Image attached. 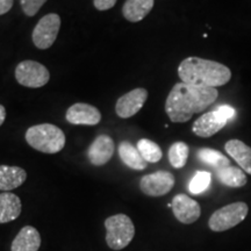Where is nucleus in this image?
Here are the masks:
<instances>
[{"label":"nucleus","mask_w":251,"mask_h":251,"mask_svg":"<svg viewBox=\"0 0 251 251\" xmlns=\"http://www.w3.org/2000/svg\"><path fill=\"white\" fill-rule=\"evenodd\" d=\"M219 92L214 87L194 86L177 83L172 87L165 101V112L174 124L191 120L194 114L201 113L218 99Z\"/></svg>","instance_id":"nucleus-1"},{"label":"nucleus","mask_w":251,"mask_h":251,"mask_svg":"<svg viewBox=\"0 0 251 251\" xmlns=\"http://www.w3.org/2000/svg\"><path fill=\"white\" fill-rule=\"evenodd\" d=\"M178 76L185 84L216 89L226 85L231 79V71L222 63L200 57H187L180 62Z\"/></svg>","instance_id":"nucleus-2"},{"label":"nucleus","mask_w":251,"mask_h":251,"mask_svg":"<svg viewBox=\"0 0 251 251\" xmlns=\"http://www.w3.org/2000/svg\"><path fill=\"white\" fill-rule=\"evenodd\" d=\"M25 137L31 148L43 153H57L65 146V135L61 128L55 125L31 126L28 128Z\"/></svg>","instance_id":"nucleus-3"},{"label":"nucleus","mask_w":251,"mask_h":251,"mask_svg":"<svg viewBox=\"0 0 251 251\" xmlns=\"http://www.w3.org/2000/svg\"><path fill=\"white\" fill-rule=\"evenodd\" d=\"M106 243L112 250L127 248L135 236V226L126 214L112 215L105 220Z\"/></svg>","instance_id":"nucleus-4"},{"label":"nucleus","mask_w":251,"mask_h":251,"mask_svg":"<svg viewBox=\"0 0 251 251\" xmlns=\"http://www.w3.org/2000/svg\"><path fill=\"white\" fill-rule=\"evenodd\" d=\"M249 207L246 202L237 201L221 207L211 215L208 220V227L212 231L221 233L240 225L247 218Z\"/></svg>","instance_id":"nucleus-5"},{"label":"nucleus","mask_w":251,"mask_h":251,"mask_svg":"<svg viewBox=\"0 0 251 251\" xmlns=\"http://www.w3.org/2000/svg\"><path fill=\"white\" fill-rule=\"evenodd\" d=\"M15 79L20 85L39 89L48 84L50 72L45 65L35 61H24L15 68Z\"/></svg>","instance_id":"nucleus-6"},{"label":"nucleus","mask_w":251,"mask_h":251,"mask_svg":"<svg viewBox=\"0 0 251 251\" xmlns=\"http://www.w3.org/2000/svg\"><path fill=\"white\" fill-rule=\"evenodd\" d=\"M59 28H61V18L58 14L50 13L45 15L37 23L31 34V39L36 48L42 50L50 48L57 39Z\"/></svg>","instance_id":"nucleus-7"},{"label":"nucleus","mask_w":251,"mask_h":251,"mask_svg":"<svg viewBox=\"0 0 251 251\" xmlns=\"http://www.w3.org/2000/svg\"><path fill=\"white\" fill-rule=\"evenodd\" d=\"M175 183V176L171 172L157 171L143 176L140 180V188L148 197H162L170 192Z\"/></svg>","instance_id":"nucleus-8"},{"label":"nucleus","mask_w":251,"mask_h":251,"mask_svg":"<svg viewBox=\"0 0 251 251\" xmlns=\"http://www.w3.org/2000/svg\"><path fill=\"white\" fill-rule=\"evenodd\" d=\"M148 99V91L142 87L134 89L118 99L115 112L121 119H129L141 111Z\"/></svg>","instance_id":"nucleus-9"},{"label":"nucleus","mask_w":251,"mask_h":251,"mask_svg":"<svg viewBox=\"0 0 251 251\" xmlns=\"http://www.w3.org/2000/svg\"><path fill=\"white\" fill-rule=\"evenodd\" d=\"M171 205L176 219L184 225L193 224L201 215V208L199 203L186 194H177L172 199Z\"/></svg>","instance_id":"nucleus-10"},{"label":"nucleus","mask_w":251,"mask_h":251,"mask_svg":"<svg viewBox=\"0 0 251 251\" xmlns=\"http://www.w3.org/2000/svg\"><path fill=\"white\" fill-rule=\"evenodd\" d=\"M115 144L108 135H99L87 150V158L94 166H102L114 155Z\"/></svg>","instance_id":"nucleus-11"},{"label":"nucleus","mask_w":251,"mask_h":251,"mask_svg":"<svg viewBox=\"0 0 251 251\" xmlns=\"http://www.w3.org/2000/svg\"><path fill=\"white\" fill-rule=\"evenodd\" d=\"M65 118L72 125L96 126L101 121V113L90 103L78 102L68 108Z\"/></svg>","instance_id":"nucleus-12"},{"label":"nucleus","mask_w":251,"mask_h":251,"mask_svg":"<svg viewBox=\"0 0 251 251\" xmlns=\"http://www.w3.org/2000/svg\"><path fill=\"white\" fill-rule=\"evenodd\" d=\"M227 122L228 121L214 109V111L205 113L201 117L198 118L192 126V131L197 136L207 139V137H211L219 133L227 125Z\"/></svg>","instance_id":"nucleus-13"},{"label":"nucleus","mask_w":251,"mask_h":251,"mask_svg":"<svg viewBox=\"0 0 251 251\" xmlns=\"http://www.w3.org/2000/svg\"><path fill=\"white\" fill-rule=\"evenodd\" d=\"M41 235L36 228L26 226L19 231L11 246V251H39Z\"/></svg>","instance_id":"nucleus-14"},{"label":"nucleus","mask_w":251,"mask_h":251,"mask_svg":"<svg viewBox=\"0 0 251 251\" xmlns=\"http://www.w3.org/2000/svg\"><path fill=\"white\" fill-rule=\"evenodd\" d=\"M23 211V203L17 194L11 192L0 193V224L17 220Z\"/></svg>","instance_id":"nucleus-15"},{"label":"nucleus","mask_w":251,"mask_h":251,"mask_svg":"<svg viewBox=\"0 0 251 251\" xmlns=\"http://www.w3.org/2000/svg\"><path fill=\"white\" fill-rule=\"evenodd\" d=\"M27 179V172L20 166L0 165V191L15 190Z\"/></svg>","instance_id":"nucleus-16"},{"label":"nucleus","mask_w":251,"mask_h":251,"mask_svg":"<svg viewBox=\"0 0 251 251\" xmlns=\"http://www.w3.org/2000/svg\"><path fill=\"white\" fill-rule=\"evenodd\" d=\"M225 150L246 174L251 175V147L241 140H230L225 144Z\"/></svg>","instance_id":"nucleus-17"},{"label":"nucleus","mask_w":251,"mask_h":251,"mask_svg":"<svg viewBox=\"0 0 251 251\" xmlns=\"http://www.w3.org/2000/svg\"><path fill=\"white\" fill-rule=\"evenodd\" d=\"M119 156H120L121 161L124 162L125 165H127L128 168L133 169V170H144L147 169V162L141 155L139 149L136 147L133 146L128 141H122L119 144Z\"/></svg>","instance_id":"nucleus-18"},{"label":"nucleus","mask_w":251,"mask_h":251,"mask_svg":"<svg viewBox=\"0 0 251 251\" xmlns=\"http://www.w3.org/2000/svg\"><path fill=\"white\" fill-rule=\"evenodd\" d=\"M153 0H127L122 7V14L130 23H139L150 13Z\"/></svg>","instance_id":"nucleus-19"},{"label":"nucleus","mask_w":251,"mask_h":251,"mask_svg":"<svg viewBox=\"0 0 251 251\" xmlns=\"http://www.w3.org/2000/svg\"><path fill=\"white\" fill-rule=\"evenodd\" d=\"M218 179L228 187H243L247 184V176L242 169L235 166H226V168L216 170Z\"/></svg>","instance_id":"nucleus-20"},{"label":"nucleus","mask_w":251,"mask_h":251,"mask_svg":"<svg viewBox=\"0 0 251 251\" xmlns=\"http://www.w3.org/2000/svg\"><path fill=\"white\" fill-rule=\"evenodd\" d=\"M198 157H199L200 161L207 165L213 166L216 170L226 168V166H229V164H230V161H229L228 157H226L224 153L215 149L202 148L198 150Z\"/></svg>","instance_id":"nucleus-21"},{"label":"nucleus","mask_w":251,"mask_h":251,"mask_svg":"<svg viewBox=\"0 0 251 251\" xmlns=\"http://www.w3.org/2000/svg\"><path fill=\"white\" fill-rule=\"evenodd\" d=\"M136 148L147 163H157L162 159L163 152L158 144L148 139H141L136 144Z\"/></svg>","instance_id":"nucleus-22"},{"label":"nucleus","mask_w":251,"mask_h":251,"mask_svg":"<svg viewBox=\"0 0 251 251\" xmlns=\"http://www.w3.org/2000/svg\"><path fill=\"white\" fill-rule=\"evenodd\" d=\"M190 148L185 142H176L169 149V162L175 169H181L186 165Z\"/></svg>","instance_id":"nucleus-23"},{"label":"nucleus","mask_w":251,"mask_h":251,"mask_svg":"<svg viewBox=\"0 0 251 251\" xmlns=\"http://www.w3.org/2000/svg\"><path fill=\"white\" fill-rule=\"evenodd\" d=\"M212 180V175L207 171H198L188 185V190L192 194H200L205 192L209 187Z\"/></svg>","instance_id":"nucleus-24"},{"label":"nucleus","mask_w":251,"mask_h":251,"mask_svg":"<svg viewBox=\"0 0 251 251\" xmlns=\"http://www.w3.org/2000/svg\"><path fill=\"white\" fill-rule=\"evenodd\" d=\"M20 2L24 13L28 17H34L46 4L47 0H20Z\"/></svg>","instance_id":"nucleus-25"},{"label":"nucleus","mask_w":251,"mask_h":251,"mask_svg":"<svg viewBox=\"0 0 251 251\" xmlns=\"http://www.w3.org/2000/svg\"><path fill=\"white\" fill-rule=\"evenodd\" d=\"M94 7L99 11H107L117 4V0H93Z\"/></svg>","instance_id":"nucleus-26"},{"label":"nucleus","mask_w":251,"mask_h":251,"mask_svg":"<svg viewBox=\"0 0 251 251\" xmlns=\"http://www.w3.org/2000/svg\"><path fill=\"white\" fill-rule=\"evenodd\" d=\"M216 111H218L227 121L230 120V119H233L235 115V109L229 105L219 106V107H216Z\"/></svg>","instance_id":"nucleus-27"},{"label":"nucleus","mask_w":251,"mask_h":251,"mask_svg":"<svg viewBox=\"0 0 251 251\" xmlns=\"http://www.w3.org/2000/svg\"><path fill=\"white\" fill-rule=\"evenodd\" d=\"M13 0H0V15H4L11 11Z\"/></svg>","instance_id":"nucleus-28"},{"label":"nucleus","mask_w":251,"mask_h":251,"mask_svg":"<svg viewBox=\"0 0 251 251\" xmlns=\"http://www.w3.org/2000/svg\"><path fill=\"white\" fill-rule=\"evenodd\" d=\"M6 119V109L2 105H0V126L5 122Z\"/></svg>","instance_id":"nucleus-29"}]
</instances>
